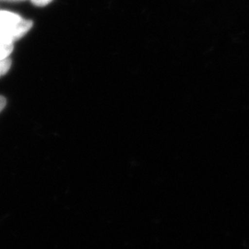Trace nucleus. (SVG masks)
Segmentation results:
<instances>
[{
	"instance_id": "obj_4",
	"label": "nucleus",
	"mask_w": 249,
	"mask_h": 249,
	"mask_svg": "<svg viewBox=\"0 0 249 249\" xmlns=\"http://www.w3.org/2000/svg\"><path fill=\"white\" fill-rule=\"evenodd\" d=\"M31 1H32V3H33L34 5H36V6H38V7H44V6L48 5L49 3H51L53 0H31Z\"/></svg>"
},
{
	"instance_id": "obj_2",
	"label": "nucleus",
	"mask_w": 249,
	"mask_h": 249,
	"mask_svg": "<svg viewBox=\"0 0 249 249\" xmlns=\"http://www.w3.org/2000/svg\"><path fill=\"white\" fill-rule=\"evenodd\" d=\"M13 43L6 36H2L0 34V60H4L9 58L10 53L13 51Z\"/></svg>"
},
{
	"instance_id": "obj_3",
	"label": "nucleus",
	"mask_w": 249,
	"mask_h": 249,
	"mask_svg": "<svg viewBox=\"0 0 249 249\" xmlns=\"http://www.w3.org/2000/svg\"><path fill=\"white\" fill-rule=\"evenodd\" d=\"M10 67H11L10 58L0 60V78L9 71Z\"/></svg>"
},
{
	"instance_id": "obj_6",
	"label": "nucleus",
	"mask_w": 249,
	"mask_h": 249,
	"mask_svg": "<svg viewBox=\"0 0 249 249\" xmlns=\"http://www.w3.org/2000/svg\"><path fill=\"white\" fill-rule=\"evenodd\" d=\"M6 1H22V0H6Z\"/></svg>"
},
{
	"instance_id": "obj_1",
	"label": "nucleus",
	"mask_w": 249,
	"mask_h": 249,
	"mask_svg": "<svg viewBox=\"0 0 249 249\" xmlns=\"http://www.w3.org/2000/svg\"><path fill=\"white\" fill-rule=\"evenodd\" d=\"M33 27V21L7 10L0 11V34L15 42L26 35Z\"/></svg>"
},
{
	"instance_id": "obj_5",
	"label": "nucleus",
	"mask_w": 249,
	"mask_h": 249,
	"mask_svg": "<svg viewBox=\"0 0 249 249\" xmlns=\"http://www.w3.org/2000/svg\"><path fill=\"white\" fill-rule=\"evenodd\" d=\"M6 107V99L3 96H0V112Z\"/></svg>"
}]
</instances>
